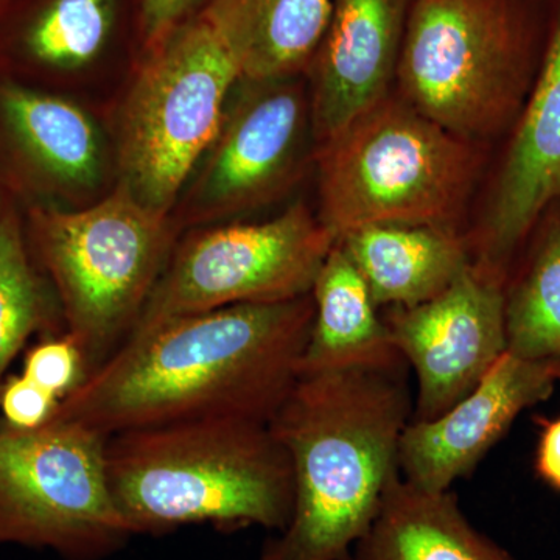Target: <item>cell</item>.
I'll return each mask as SVG.
<instances>
[{
  "label": "cell",
  "instance_id": "8",
  "mask_svg": "<svg viewBox=\"0 0 560 560\" xmlns=\"http://www.w3.org/2000/svg\"><path fill=\"white\" fill-rule=\"evenodd\" d=\"M108 436L51 418L31 431L0 425V547L105 560L132 533L108 480Z\"/></svg>",
  "mask_w": 560,
  "mask_h": 560
},
{
  "label": "cell",
  "instance_id": "26",
  "mask_svg": "<svg viewBox=\"0 0 560 560\" xmlns=\"http://www.w3.org/2000/svg\"><path fill=\"white\" fill-rule=\"evenodd\" d=\"M536 469L541 480L560 490V418L544 423L537 447Z\"/></svg>",
  "mask_w": 560,
  "mask_h": 560
},
{
  "label": "cell",
  "instance_id": "2",
  "mask_svg": "<svg viewBox=\"0 0 560 560\" xmlns=\"http://www.w3.org/2000/svg\"><path fill=\"white\" fill-rule=\"evenodd\" d=\"M410 368L298 375L268 427L289 453L294 506L260 560H349L399 477Z\"/></svg>",
  "mask_w": 560,
  "mask_h": 560
},
{
  "label": "cell",
  "instance_id": "12",
  "mask_svg": "<svg viewBox=\"0 0 560 560\" xmlns=\"http://www.w3.org/2000/svg\"><path fill=\"white\" fill-rule=\"evenodd\" d=\"M212 143L200 198L212 217L267 205L301 176L313 138L311 95L300 77L243 81Z\"/></svg>",
  "mask_w": 560,
  "mask_h": 560
},
{
  "label": "cell",
  "instance_id": "20",
  "mask_svg": "<svg viewBox=\"0 0 560 560\" xmlns=\"http://www.w3.org/2000/svg\"><path fill=\"white\" fill-rule=\"evenodd\" d=\"M116 11L117 0H22L0 18V77L83 68L105 49Z\"/></svg>",
  "mask_w": 560,
  "mask_h": 560
},
{
  "label": "cell",
  "instance_id": "10",
  "mask_svg": "<svg viewBox=\"0 0 560 560\" xmlns=\"http://www.w3.org/2000/svg\"><path fill=\"white\" fill-rule=\"evenodd\" d=\"M481 187L464 237L471 267L504 283L530 228L560 198V0L528 98Z\"/></svg>",
  "mask_w": 560,
  "mask_h": 560
},
{
  "label": "cell",
  "instance_id": "16",
  "mask_svg": "<svg viewBox=\"0 0 560 560\" xmlns=\"http://www.w3.org/2000/svg\"><path fill=\"white\" fill-rule=\"evenodd\" d=\"M378 311L436 298L470 267L464 232L418 224H374L337 241Z\"/></svg>",
  "mask_w": 560,
  "mask_h": 560
},
{
  "label": "cell",
  "instance_id": "14",
  "mask_svg": "<svg viewBox=\"0 0 560 560\" xmlns=\"http://www.w3.org/2000/svg\"><path fill=\"white\" fill-rule=\"evenodd\" d=\"M411 0H334L311 72L315 147L396 86Z\"/></svg>",
  "mask_w": 560,
  "mask_h": 560
},
{
  "label": "cell",
  "instance_id": "11",
  "mask_svg": "<svg viewBox=\"0 0 560 560\" xmlns=\"http://www.w3.org/2000/svg\"><path fill=\"white\" fill-rule=\"evenodd\" d=\"M382 316L418 382L416 422L464 399L508 352L504 283L471 265L433 300Z\"/></svg>",
  "mask_w": 560,
  "mask_h": 560
},
{
  "label": "cell",
  "instance_id": "1",
  "mask_svg": "<svg viewBox=\"0 0 560 560\" xmlns=\"http://www.w3.org/2000/svg\"><path fill=\"white\" fill-rule=\"evenodd\" d=\"M313 316L308 294L167 320L128 338L54 418L108 438L187 420L268 423L300 375Z\"/></svg>",
  "mask_w": 560,
  "mask_h": 560
},
{
  "label": "cell",
  "instance_id": "13",
  "mask_svg": "<svg viewBox=\"0 0 560 560\" xmlns=\"http://www.w3.org/2000/svg\"><path fill=\"white\" fill-rule=\"evenodd\" d=\"M556 385L555 360L504 353L447 411L425 422L410 420L400 438V477L429 492L451 490L480 464L521 412L550 399Z\"/></svg>",
  "mask_w": 560,
  "mask_h": 560
},
{
  "label": "cell",
  "instance_id": "23",
  "mask_svg": "<svg viewBox=\"0 0 560 560\" xmlns=\"http://www.w3.org/2000/svg\"><path fill=\"white\" fill-rule=\"evenodd\" d=\"M22 375L65 399L86 378V363L79 345L68 334L40 338L24 357Z\"/></svg>",
  "mask_w": 560,
  "mask_h": 560
},
{
  "label": "cell",
  "instance_id": "21",
  "mask_svg": "<svg viewBox=\"0 0 560 560\" xmlns=\"http://www.w3.org/2000/svg\"><path fill=\"white\" fill-rule=\"evenodd\" d=\"M508 352L560 359V198L540 213L504 282Z\"/></svg>",
  "mask_w": 560,
  "mask_h": 560
},
{
  "label": "cell",
  "instance_id": "9",
  "mask_svg": "<svg viewBox=\"0 0 560 560\" xmlns=\"http://www.w3.org/2000/svg\"><path fill=\"white\" fill-rule=\"evenodd\" d=\"M335 243L304 202L200 232L172 253L128 338L183 316L308 296Z\"/></svg>",
  "mask_w": 560,
  "mask_h": 560
},
{
  "label": "cell",
  "instance_id": "22",
  "mask_svg": "<svg viewBox=\"0 0 560 560\" xmlns=\"http://www.w3.org/2000/svg\"><path fill=\"white\" fill-rule=\"evenodd\" d=\"M66 334L60 301L33 257L21 205L0 189V385L32 337Z\"/></svg>",
  "mask_w": 560,
  "mask_h": 560
},
{
  "label": "cell",
  "instance_id": "19",
  "mask_svg": "<svg viewBox=\"0 0 560 560\" xmlns=\"http://www.w3.org/2000/svg\"><path fill=\"white\" fill-rule=\"evenodd\" d=\"M350 559L515 560L467 521L455 492H429L400 475Z\"/></svg>",
  "mask_w": 560,
  "mask_h": 560
},
{
  "label": "cell",
  "instance_id": "15",
  "mask_svg": "<svg viewBox=\"0 0 560 560\" xmlns=\"http://www.w3.org/2000/svg\"><path fill=\"white\" fill-rule=\"evenodd\" d=\"M0 153L16 183L31 190L77 189L101 175L102 149L75 103L0 77Z\"/></svg>",
  "mask_w": 560,
  "mask_h": 560
},
{
  "label": "cell",
  "instance_id": "24",
  "mask_svg": "<svg viewBox=\"0 0 560 560\" xmlns=\"http://www.w3.org/2000/svg\"><path fill=\"white\" fill-rule=\"evenodd\" d=\"M60 401L25 375L7 377L0 385V425L18 431L39 429L54 418Z\"/></svg>",
  "mask_w": 560,
  "mask_h": 560
},
{
  "label": "cell",
  "instance_id": "27",
  "mask_svg": "<svg viewBox=\"0 0 560 560\" xmlns=\"http://www.w3.org/2000/svg\"><path fill=\"white\" fill-rule=\"evenodd\" d=\"M21 2L22 0H0V18L5 16L10 10H13Z\"/></svg>",
  "mask_w": 560,
  "mask_h": 560
},
{
  "label": "cell",
  "instance_id": "29",
  "mask_svg": "<svg viewBox=\"0 0 560 560\" xmlns=\"http://www.w3.org/2000/svg\"><path fill=\"white\" fill-rule=\"evenodd\" d=\"M349 560H352V559H349Z\"/></svg>",
  "mask_w": 560,
  "mask_h": 560
},
{
  "label": "cell",
  "instance_id": "25",
  "mask_svg": "<svg viewBox=\"0 0 560 560\" xmlns=\"http://www.w3.org/2000/svg\"><path fill=\"white\" fill-rule=\"evenodd\" d=\"M198 0H140V35L147 50H153L176 27L187 20V14Z\"/></svg>",
  "mask_w": 560,
  "mask_h": 560
},
{
  "label": "cell",
  "instance_id": "18",
  "mask_svg": "<svg viewBox=\"0 0 560 560\" xmlns=\"http://www.w3.org/2000/svg\"><path fill=\"white\" fill-rule=\"evenodd\" d=\"M334 0H208L200 13L219 33L242 81L307 72Z\"/></svg>",
  "mask_w": 560,
  "mask_h": 560
},
{
  "label": "cell",
  "instance_id": "5",
  "mask_svg": "<svg viewBox=\"0 0 560 560\" xmlns=\"http://www.w3.org/2000/svg\"><path fill=\"white\" fill-rule=\"evenodd\" d=\"M536 0H411L394 91L460 138H508L536 79Z\"/></svg>",
  "mask_w": 560,
  "mask_h": 560
},
{
  "label": "cell",
  "instance_id": "17",
  "mask_svg": "<svg viewBox=\"0 0 560 560\" xmlns=\"http://www.w3.org/2000/svg\"><path fill=\"white\" fill-rule=\"evenodd\" d=\"M311 294L315 316L300 375L408 366L366 283L338 243L324 260Z\"/></svg>",
  "mask_w": 560,
  "mask_h": 560
},
{
  "label": "cell",
  "instance_id": "7",
  "mask_svg": "<svg viewBox=\"0 0 560 560\" xmlns=\"http://www.w3.org/2000/svg\"><path fill=\"white\" fill-rule=\"evenodd\" d=\"M241 81L226 44L200 11L149 51L120 131L121 184L140 202L168 213L215 142L228 97Z\"/></svg>",
  "mask_w": 560,
  "mask_h": 560
},
{
  "label": "cell",
  "instance_id": "6",
  "mask_svg": "<svg viewBox=\"0 0 560 560\" xmlns=\"http://www.w3.org/2000/svg\"><path fill=\"white\" fill-rule=\"evenodd\" d=\"M24 223L33 257L60 301L66 334L79 345L90 375L127 340L171 259L168 213L143 205L120 184L83 210L31 206Z\"/></svg>",
  "mask_w": 560,
  "mask_h": 560
},
{
  "label": "cell",
  "instance_id": "4",
  "mask_svg": "<svg viewBox=\"0 0 560 560\" xmlns=\"http://www.w3.org/2000/svg\"><path fill=\"white\" fill-rule=\"evenodd\" d=\"M490 153L389 92L315 147L316 213L335 242L374 224L464 232L492 164Z\"/></svg>",
  "mask_w": 560,
  "mask_h": 560
},
{
  "label": "cell",
  "instance_id": "28",
  "mask_svg": "<svg viewBox=\"0 0 560 560\" xmlns=\"http://www.w3.org/2000/svg\"><path fill=\"white\" fill-rule=\"evenodd\" d=\"M556 368V377H558V383L560 382V359L555 360Z\"/></svg>",
  "mask_w": 560,
  "mask_h": 560
},
{
  "label": "cell",
  "instance_id": "3",
  "mask_svg": "<svg viewBox=\"0 0 560 560\" xmlns=\"http://www.w3.org/2000/svg\"><path fill=\"white\" fill-rule=\"evenodd\" d=\"M106 467L132 536L190 525L280 533L294 506L291 460L268 423L201 419L110 434Z\"/></svg>",
  "mask_w": 560,
  "mask_h": 560
}]
</instances>
